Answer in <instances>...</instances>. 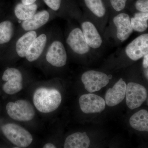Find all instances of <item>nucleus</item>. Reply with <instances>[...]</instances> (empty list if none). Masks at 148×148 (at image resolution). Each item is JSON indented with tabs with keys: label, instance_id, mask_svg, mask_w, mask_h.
<instances>
[{
	"label": "nucleus",
	"instance_id": "1",
	"mask_svg": "<svg viewBox=\"0 0 148 148\" xmlns=\"http://www.w3.org/2000/svg\"><path fill=\"white\" fill-rule=\"evenodd\" d=\"M61 101V93L54 88H40L36 90L33 96L36 108L44 113L55 111L60 106Z\"/></svg>",
	"mask_w": 148,
	"mask_h": 148
},
{
	"label": "nucleus",
	"instance_id": "2",
	"mask_svg": "<svg viewBox=\"0 0 148 148\" xmlns=\"http://www.w3.org/2000/svg\"><path fill=\"white\" fill-rule=\"evenodd\" d=\"M2 130L6 138L18 147H27L33 142V138L31 133L18 125H5L2 127Z\"/></svg>",
	"mask_w": 148,
	"mask_h": 148
},
{
	"label": "nucleus",
	"instance_id": "3",
	"mask_svg": "<svg viewBox=\"0 0 148 148\" xmlns=\"http://www.w3.org/2000/svg\"><path fill=\"white\" fill-rule=\"evenodd\" d=\"M6 109L10 118L19 121H30L34 118L36 114L33 105L25 100L9 102Z\"/></svg>",
	"mask_w": 148,
	"mask_h": 148
},
{
	"label": "nucleus",
	"instance_id": "4",
	"mask_svg": "<svg viewBox=\"0 0 148 148\" xmlns=\"http://www.w3.org/2000/svg\"><path fill=\"white\" fill-rule=\"evenodd\" d=\"M81 79L85 88L90 93L99 91L110 81L108 76L105 73L92 70L84 72Z\"/></svg>",
	"mask_w": 148,
	"mask_h": 148
},
{
	"label": "nucleus",
	"instance_id": "5",
	"mask_svg": "<svg viewBox=\"0 0 148 148\" xmlns=\"http://www.w3.org/2000/svg\"><path fill=\"white\" fill-rule=\"evenodd\" d=\"M126 103L129 108L134 110L142 106L147 98L145 88L138 83L130 82L126 86Z\"/></svg>",
	"mask_w": 148,
	"mask_h": 148
},
{
	"label": "nucleus",
	"instance_id": "6",
	"mask_svg": "<svg viewBox=\"0 0 148 148\" xmlns=\"http://www.w3.org/2000/svg\"><path fill=\"white\" fill-rule=\"evenodd\" d=\"M125 54L133 61L143 58L148 53V34H143L132 40L125 48Z\"/></svg>",
	"mask_w": 148,
	"mask_h": 148
},
{
	"label": "nucleus",
	"instance_id": "7",
	"mask_svg": "<svg viewBox=\"0 0 148 148\" xmlns=\"http://www.w3.org/2000/svg\"><path fill=\"white\" fill-rule=\"evenodd\" d=\"M3 80L6 82L3 86V91L9 95H13L23 88V77L18 69L11 68L6 70L2 76Z\"/></svg>",
	"mask_w": 148,
	"mask_h": 148
},
{
	"label": "nucleus",
	"instance_id": "8",
	"mask_svg": "<svg viewBox=\"0 0 148 148\" xmlns=\"http://www.w3.org/2000/svg\"><path fill=\"white\" fill-rule=\"evenodd\" d=\"M79 104L82 111L86 114L101 112L105 110L106 105L102 97L92 93L82 95Z\"/></svg>",
	"mask_w": 148,
	"mask_h": 148
},
{
	"label": "nucleus",
	"instance_id": "9",
	"mask_svg": "<svg viewBox=\"0 0 148 148\" xmlns=\"http://www.w3.org/2000/svg\"><path fill=\"white\" fill-rule=\"evenodd\" d=\"M46 58L49 64L55 67L65 66L67 62V54L63 44L58 40L53 41L48 49Z\"/></svg>",
	"mask_w": 148,
	"mask_h": 148
},
{
	"label": "nucleus",
	"instance_id": "10",
	"mask_svg": "<svg viewBox=\"0 0 148 148\" xmlns=\"http://www.w3.org/2000/svg\"><path fill=\"white\" fill-rule=\"evenodd\" d=\"M66 42L75 53L84 55L89 52L90 47L86 42L81 29L76 27L70 32Z\"/></svg>",
	"mask_w": 148,
	"mask_h": 148
},
{
	"label": "nucleus",
	"instance_id": "11",
	"mask_svg": "<svg viewBox=\"0 0 148 148\" xmlns=\"http://www.w3.org/2000/svg\"><path fill=\"white\" fill-rule=\"evenodd\" d=\"M113 23L116 29V36L121 42L127 40L133 32L130 17L128 14L121 12L113 18Z\"/></svg>",
	"mask_w": 148,
	"mask_h": 148
},
{
	"label": "nucleus",
	"instance_id": "12",
	"mask_svg": "<svg viewBox=\"0 0 148 148\" xmlns=\"http://www.w3.org/2000/svg\"><path fill=\"white\" fill-rule=\"evenodd\" d=\"M81 29L85 39L90 48L98 49L102 46L103 43L102 36L92 21L87 20L82 21Z\"/></svg>",
	"mask_w": 148,
	"mask_h": 148
},
{
	"label": "nucleus",
	"instance_id": "13",
	"mask_svg": "<svg viewBox=\"0 0 148 148\" xmlns=\"http://www.w3.org/2000/svg\"><path fill=\"white\" fill-rule=\"evenodd\" d=\"M126 85L121 78L112 88L107 90L105 96V102L108 106L113 107L118 105L125 98Z\"/></svg>",
	"mask_w": 148,
	"mask_h": 148
},
{
	"label": "nucleus",
	"instance_id": "14",
	"mask_svg": "<svg viewBox=\"0 0 148 148\" xmlns=\"http://www.w3.org/2000/svg\"><path fill=\"white\" fill-rule=\"evenodd\" d=\"M49 13L47 11L42 10L23 21L21 26L25 31H35L45 25L49 20Z\"/></svg>",
	"mask_w": 148,
	"mask_h": 148
},
{
	"label": "nucleus",
	"instance_id": "15",
	"mask_svg": "<svg viewBox=\"0 0 148 148\" xmlns=\"http://www.w3.org/2000/svg\"><path fill=\"white\" fill-rule=\"evenodd\" d=\"M46 35L45 34L36 37L29 47L25 57L29 62L36 61L42 53L46 44Z\"/></svg>",
	"mask_w": 148,
	"mask_h": 148
},
{
	"label": "nucleus",
	"instance_id": "16",
	"mask_svg": "<svg viewBox=\"0 0 148 148\" xmlns=\"http://www.w3.org/2000/svg\"><path fill=\"white\" fill-rule=\"evenodd\" d=\"M90 144V139L86 132H76L66 138L64 148H88Z\"/></svg>",
	"mask_w": 148,
	"mask_h": 148
},
{
	"label": "nucleus",
	"instance_id": "17",
	"mask_svg": "<svg viewBox=\"0 0 148 148\" xmlns=\"http://www.w3.org/2000/svg\"><path fill=\"white\" fill-rule=\"evenodd\" d=\"M36 37V32L31 31H28L18 39L16 44V52L18 56L25 57L28 49Z\"/></svg>",
	"mask_w": 148,
	"mask_h": 148
},
{
	"label": "nucleus",
	"instance_id": "18",
	"mask_svg": "<svg viewBox=\"0 0 148 148\" xmlns=\"http://www.w3.org/2000/svg\"><path fill=\"white\" fill-rule=\"evenodd\" d=\"M130 124L132 128L140 131H148V112L142 110L134 114L130 119Z\"/></svg>",
	"mask_w": 148,
	"mask_h": 148
},
{
	"label": "nucleus",
	"instance_id": "19",
	"mask_svg": "<svg viewBox=\"0 0 148 148\" xmlns=\"http://www.w3.org/2000/svg\"><path fill=\"white\" fill-rule=\"evenodd\" d=\"M130 23L133 31L143 33L148 29V12H138L130 17Z\"/></svg>",
	"mask_w": 148,
	"mask_h": 148
},
{
	"label": "nucleus",
	"instance_id": "20",
	"mask_svg": "<svg viewBox=\"0 0 148 148\" xmlns=\"http://www.w3.org/2000/svg\"><path fill=\"white\" fill-rule=\"evenodd\" d=\"M38 8L36 3L24 4L22 3L17 4L14 8V14L19 20L24 21L34 15Z\"/></svg>",
	"mask_w": 148,
	"mask_h": 148
},
{
	"label": "nucleus",
	"instance_id": "21",
	"mask_svg": "<svg viewBox=\"0 0 148 148\" xmlns=\"http://www.w3.org/2000/svg\"><path fill=\"white\" fill-rule=\"evenodd\" d=\"M86 6L90 13L98 18H104L107 14V10L103 0H84Z\"/></svg>",
	"mask_w": 148,
	"mask_h": 148
},
{
	"label": "nucleus",
	"instance_id": "22",
	"mask_svg": "<svg viewBox=\"0 0 148 148\" xmlns=\"http://www.w3.org/2000/svg\"><path fill=\"white\" fill-rule=\"evenodd\" d=\"M14 32L13 23L10 21L0 23V44L8 42L11 39Z\"/></svg>",
	"mask_w": 148,
	"mask_h": 148
},
{
	"label": "nucleus",
	"instance_id": "23",
	"mask_svg": "<svg viewBox=\"0 0 148 148\" xmlns=\"http://www.w3.org/2000/svg\"><path fill=\"white\" fill-rule=\"evenodd\" d=\"M127 1V0H110L112 7L117 12H121L124 9Z\"/></svg>",
	"mask_w": 148,
	"mask_h": 148
},
{
	"label": "nucleus",
	"instance_id": "24",
	"mask_svg": "<svg viewBox=\"0 0 148 148\" xmlns=\"http://www.w3.org/2000/svg\"><path fill=\"white\" fill-rule=\"evenodd\" d=\"M135 7L138 12H148V0H137Z\"/></svg>",
	"mask_w": 148,
	"mask_h": 148
},
{
	"label": "nucleus",
	"instance_id": "25",
	"mask_svg": "<svg viewBox=\"0 0 148 148\" xmlns=\"http://www.w3.org/2000/svg\"><path fill=\"white\" fill-rule=\"evenodd\" d=\"M45 3L51 9L57 11L61 6V0H44Z\"/></svg>",
	"mask_w": 148,
	"mask_h": 148
},
{
	"label": "nucleus",
	"instance_id": "26",
	"mask_svg": "<svg viewBox=\"0 0 148 148\" xmlns=\"http://www.w3.org/2000/svg\"><path fill=\"white\" fill-rule=\"evenodd\" d=\"M143 58V68L145 69L148 68V53L144 56Z\"/></svg>",
	"mask_w": 148,
	"mask_h": 148
},
{
	"label": "nucleus",
	"instance_id": "27",
	"mask_svg": "<svg viewBox=\"0 0 148 148\" xmlns=\"http://www.w3.org/2000/svg\"><path fill=\"white\" fill-rule=\"evenodd\" d=\"M36 0H21V2L24 4H32L34 3Z\"/></svg>",
	"mask_w": 148,
	"mask_h": 148
},
{
	"label": "nucleus",
	"instance_id": "28",
	"mask_svg": "<svg viewBox=\"0 0 148 148\" xmlns=\"http://www.w3.org/2000/svg\"><path fill=\"white\" fill-rule=\"evenodd\" d=\"M44 148H55L56 147L51 143H47L45 144L43 147Z\"/></svg>",
	"mask_w": 148,
	"mask_h": 148
},
{
	"label": "nucleus",
	"instance_id": "29",
	"mask_svg": "<svg viewBox=\"0 0 148 148\" xmlns=\"http://www.w3.org/2000/svg\"><path fill=\"white\" fill-rule=\"evenodd\" d=\"M148 68H147V69H146V71H145V74L146 77V78H147V79H148Z\"/></svg>",
	"mask_w": 148,
	"mask_h": 148
}]
</instances>
